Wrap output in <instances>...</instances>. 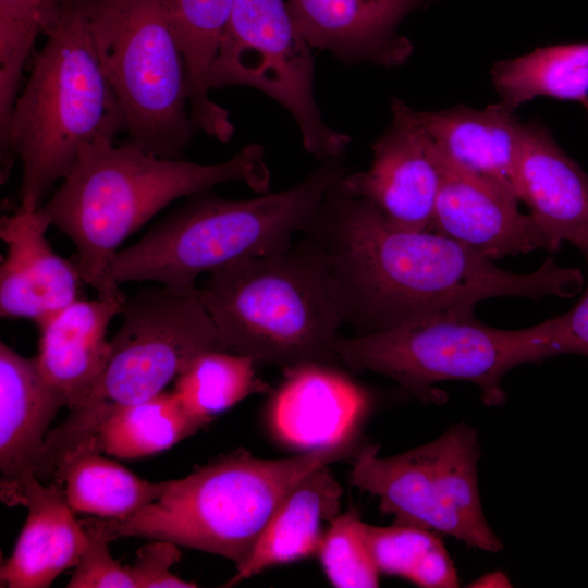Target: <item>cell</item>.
<instances>
[{
  "label": "cell",
  "instance_id": "6da1fadb",
  "mask_svg": "<svg viewBox=\"0 0 588 588\" xmlns=\"http://www.w3.org/2000/svg\"><path fill=\"white\" fill-rule=\"evenodd\" d=\"M303 234L321 254L344 324L356 335L471 314L491 297L571 298L584 284L578 269L552 258L530 273H514L437 232L397 228L339 181Z\"/></svg>",
  "mask_w": 588,
  "mask_h": 588
},
{
  "label": "cell",
  "instance_id": "7a4b0ae2",
  "mask_svg": "<svg viewBox=\"0 0 588 588\" xmlns=\"http://www.w3.org/2000/svg\"><path fill=\"white\" fill-rule=\"evenodd\" d=\"M61 186L41 207L51 225L77 249L76 267L98 297L125 299L111 264L120 244L180 197L238 181L256 193L270 186L260 144H249L226 161L199 164L148 152L125 143L100 140L85 147Z\"/></svg>",
  "mask_w": 588,
  "mask_h": 588
},
{
  "label": "cell",
  "instance_id": "3957f363",
  "mask_svg": "<svg viewBox=\"0 0 588 588\" xmlns=\"http://www.w3.org/2000/svg\"><path fill=\"white\" fill-rule=\"evenodd\" d=\"M45 46L17 96L0 146L1 183L22 162L20 207L37 210L81 151L125 131L120 103L106 78L75 0L56 5Z\"/></svg>",
  "mask_w": 588,
  "mask_h": 588
},
{
  "label": "cell",
  "instance_id": "277c9868",
  "mask_svg": "<svg viewBox=\"0 0 588 588\" xmlns=\"http://www.w3.org/2000/svg\"><path fill=\"white\" fill-rule=\"evenodd\" d=\"M344 156L322 161L301 183L279 193L245 200L225 199L211 189L188 196L137 243L117 253L113 279L191 291L203 273L247 257L285 253L346 174Z\"/></svg>",
  "mask_w": 588,
  "mask_h": 588
},
{
  "label": "cell",
  "instance_id": "5b68a950",
  "mask_svg": "<svg viewBox=\"0 0 588 588\" xmlns=\"http://www.w3.org/2000/svg\"><path fill=\"white\" fill-rule=\"evenodd\" d=\"M197 292L225 351L282 370L342 366L335 345L344 320L322 256L305 234L283 254L208 273Z\"/></svg>",
  "mask_w": 588,
  "mask_h": 588
},
{
  "label": "cell",
  "instance_id": "8992f818",
  "mask_svg": "<svg viewBox=\"0 0 588 588\" xmlns=\"http://www.w3.org/2000/svg\"><path fill=\"white\" fill-rule=\"evenodd\" d=\"M359 436L279 460L237 450L170 480L152 503L124 519H102L112 539L168 540L225 558L236 569L249 558L272 514L307 475L332 463L354 460Z\"/></svg>",
  "mask_w": 588,
  "mask_h": 588
},
{
  "label": "cell",
  "instance_id": "52a82bcc",
  "mask_svg": "<svg viewBox=\"0 0 588 588\" xmlns=\"http://www.w3.org/2000/svg\"><path fill=\"white\" fill-rule=\"evenodd\" d=\"M122 315L101 376L49 433L50 446L61 456L94 445L112 413L161 393L200 354L225 351L197 289L142 290L126 297Z\"/></svg>",
  "mask_w": 588,
  "mask_h": 588
},
{
  "label": "cell",
  "instance_id": "ba28073f",
  "mask_svg": "<svg viewBox=\"0 0 588 588\" xmlns=\"http://www.w3.org/2000/svg\"><path fill=\"white\" fill-rule=\"evenodd\" d=\"M125 119L127 143L183 159L194 134L167 0H75Z\"/></svg>",
  "mask_w": 588,
  "mask_h": 588
},
{
  "label": "cell",
  "instance_id": "9c48e42d",
  "mask_svg": "<svg viewBox=\"0 0 588 588\" xmlns=\"http://www.w3.org/2000/svg\"><path fill=\"white\" fill-rule=\"evenodd\" d=\"M535 326L518 330L489 327L471 314L441 315L390 330L339 336L342 366L387 376L422 403H442L434 385L462 380L480 389L488 406L506 401L501 385L512 368L531 362Z\"/></svg>",
  "mask_w": 588,
  "mask_h": 588
},
{
  "label": "cell",
  "instance_id": "30bf717a",
  "mask_svg": "<svg viewBox=\"0 0 588 588\" xmlns=\"http://www.w3.org/2000/svg\"><path fill=\"white\" fill-rule=\"evenodd\" d=\"M378 450L362 449L350 481L377 497L394 524L440 531L489 552L503 549L481 506L476 428L455 424L438 439L390 457H379Z\"/></svg>",
  "mask_w": 588,
  "mask_h": 588
},
{
  "label": "cell",
  "instance_id": "8fae6325",
  "mask_svg": "<svg viewBox=\"0 0 588 588\" xmlns=\"http://www.w3.org/2000/svg\"><path fill=\"white\" fill-rule=\"evenodd\" d=\"M311 49L286 0H234L210 86H246L268 95L294 118L306 151L326 161L344 155L352 138L322 120L314 96Z\"/></svg>",
  "mask_w": 588,
  "mask_h": 588
},
{
  "label": "cell",
  "instance_id": "7c38bea8",
  "mask_svg": "<svg viewBox=\"0 0 588 588\" xmlns=\"http://www.w3.org/2000/svg\"><path fill=\"white\" fill-rule=\"evenodd\" d=\"M391 124L373 142L367 171L345 174L340 186L373 206L391 224L432 231L442 179L439 154L416 119V110L394 98Z\"/></svg>",
  "mask_w": 588,
  "mask_h": 588
},
{
  "label": "cell",
  "instance_id": "4fadbf2b",
  "mask_svg": "<svg viewBox=\"0 0 588 588\" xmlns=\"http://www.w3.org/2000/svg\"><path fill=\"white\" fill-rule=\"evenodd\" d=\"M438 0H286L293 21L311 48L342 62L379 66L404 64L413 52L397 33L413 12Z\"/></svg>",
  "mask_w": 588,
  "mask_h": 588
},
{
  "label": "cell",
  "instance_id": "5bb4252c",
  "mask_svg": "<svg viewBox=\"0 0 588 588\" xmlns=\"http://www.w3.org/2000/svg\"><path fill=\"white\" fill-rule=\"evenodd\" d=\"M283 373L269 408L279 439L310 451L359 436L370 399L340 367L309 363Z\"/></svg>",
  "mask_w": 588,
  "mask_h": 588
},
{
  "label": "cell",
  "instance_id": "9a60e30c",
  "mask_svg": "<svg viewBox=\"0 0 588 588\" xmlns=\"http://www.w3.org/2000/svg\"><path fill=\"white\" fill-rule=\"evenodd\" d=\"M438 154L442 179L433 232L492 260L546 249L544 240L532 218L519 211L518 200L512 194L457 168Z\"/></svg>",
  "mask_w": 588,
  "mask_h": 588
},
{
  "label": "cell",
  "instance_id": "2e32d148",
  "mask_svg": "<svg viewBox=\"0 0 588 588\" xmlns=\"http://www.w3.org/2000/svg\"><path fill=\"white\" fill-rule=\"evenodd\" d=\"M50 225L41 208L19 207L1 218L0 237L8 248L0 267L2 318H27L38 326L78 299L84 281L76 265L50 247L46 238Z\"/></svg>",
  "mask_w": 588,
  "mask_h": 588
},
{
  "label": "cell",
  "instance_id": "e0dca14e",
  "mask_svg": "<svg viewBox=\"0 0 588 588\" xmlns=\"http://www.w3.org/2000/svg\"><path fill=\"white\" fill-rule=\"evenodd\" d=\"M517 170L520 201L528 206L546 249L556 252L568 242L588 260V175L543 124L523 123Z\"/></svg>",
  "mask_w": 588,
  "mask_h": 588
},
{
  "label": "cell",
  "instance_id": "ac0fdd59",
  "mask_svg": "<svg viewBox=\"0 0 588 588\" xmlns=\"http://www.w3.org/2000/svg\"><path fill=\"white\" fill-rule=\"evenodd\" d=\"M2 500L27 507V518L11 556L1 566V586L46 588L75 567L86 546V532L69 505L62 485L35 475L1 486Z\"/></svg>",
  "mask_w": 588,
  "mask_h": 588
},
{
  "label": "cell",
  "instance_id": "d6986e66",
  "mask_svg": "<svg viewBox=\"0 0 588 588\" xmlns=\"http://www.w3.org/2000/svg\"><path fill=\"white\" fill-rule=\"evenodd\" d=\"M416 119L448 161L522 200L517 159L523 122L514 110L502 102L483 109L458 105L416 111Z\"/></svg>",
  "mask_w": 588,
  "mask_h": 588
},
{
  "label": "cell",
  "instance_id": "ffe728a7",
  "mask_svg": "<svg viewBox=\"0 0 588 588\" xmlns=\"http://www.w3.org/2000/svg\"><path fill=\"white\" fill-rule=\"evenodd\" d=\"M125 299L78 298L37 326L38 368L69 408L79 403L101 376L111 345L107 330L112 318L122 313Z\"/></svg>",
  "mask_w": 588,
  "mask_h": 588
},
{
  "label": "cell",
  "instance_id": "44dd1931",
  "mask_svg": "<svg viewBox=\"0 0 588 588\" xmlns=\"http://www.w3.org/2000/svg\"><path fill=\"white\" fill-rule=\"evenodd\" d=\"M63 406L64 399L44 378L36 358L24 357L1 342V486L35 475L49 426Z\"/></svg>",
  "mask_w": 588,
  "mask_h": 588
},
{
  "label": "cell",
  "instance_id": "7402d4cb",
  "mask_svg": "<svg viewBox=\"0 0 588 588\" xmlns=\"http://www.w3.org/2000/svg\"><path fill=\"white\" fill-rule=\"evenodd\" d=\"M343 489L329 465L307 475L277 507L249 558L228 581L232 586L264 569L318 553L326 531L340 514Z\"/></svg>",
  "mask_w": 588,
  "mask_h": 588
},
{
  "label": "cell",
  "instance_id": "603a6c76",
  "mask_svg": "<svg viewBox=\"0 0 588 588\" xmlns=\"http://www.w3.org/2000/svg\"><path fill=\"white\" fill-rule=\"evenodd\" d=\"M88 448L74 454L62 467L57 482L76 513L103 519L127 518L154 501L169 481L151 482L139 478L119 463Z\"/></svg>",
  "mask_w": 588,
  "mask_h": 588
},
{
  "label": "cell",
  "instance_id": "cb8c5ba5",
  "mask_svg": "<svg viewBox=\"0 0 588 588\" xmlns=\"http://www.w3.org/2000/svg\"><path fill=\"white\" fill-rule=\"evenodd\" d=\"M490 73L500 102L512 110L538 97L581 102L588 97V42L539 47L498 61Z\"/></svg>",
  "mask_w": 588,
  "mask_h": 588
},
{
  "label": "cell",
  "instance_id": "d4e9b609",
  "mask_svg": "<svg viewBox=\"0 0 588 588\" xmlns=\"http://www.w3.org/2000/svg\"><path fill=\"white\" fill-rule=\"evenodd\" d=\"M204 427L173 391H162L112 413L97 432L96 446L117 458H140L163 452Z\"/></svg>",
  "mask_w": 588,
  "mask_h": 588
},
{
  "label": "cell",
  "instance_id": "484cf974",
  "mask_svg": "<svg viewBox=\"0 0 588 588\" xmlns=\"http://www.w3.org/2000/svg\"><path fill=\"white\" fill-rule=\"evenodd\" d=\"M234 0H167L170 23L182 51L192 118L216 120L221 106L209 96L211 70Z\"/></svg>",
  "mask_w": 588,
  "mask_h": 588
},
{
  "label": "cell",
  "instance_id": "4316f807",
  "mask_svg": "<svg viewBox=\"0 0 588 588\" xmlns=\"http://www.w3.org/2000/svg\"><path fill=\"white\" fill-rule=\"evenodd\" d=\"M247 356L217 350L200 354L177 378L173 389L185 411L207 426L212 418L269 385Z\"/></svg>",
  "mask_w": 588,
  "mask_h": 588
},
{
  "label": "cell",
  "instance_id": "83f0119b",
  "mask_svg": "<svg viewBox=\"0 0 588 588\" xmlns=\"http://www.w3.org/2000/svg\"><path fill=\"white\" fill-rule=\"evenodd\" d=\"M362 532L380 573L404 577L426 588L460 586L453 562L432 530L403 524L379 527L362 522Z\"/></svg>",
  "mask_w": 588,
  "mask_h": 588
},
{
  "label": "cell",
  "instance_id": "f1b7e54d",
  "mask_svg": "<svg viewBox=\"0 0 588 588\" xmlns=\"http://www.w3.org/2000/svg\"><path fill=\"white\" fill-rule=\"evenodd\" d=\"M54 8L50 0H0V145L7 139L24 65Z\"/></svg>",
  "mask_w": 588,
  "mask_h": 588
},
{
  "label": "cell",
  "instance_id": "f546056e",
  "mask_svg": "<svg viewBox=\"0 0 588 588\" xmlns=\"http://www.w3.org/2000/svg\"><path fill=\"white\" fill-rule=\"evenodd\" d=\"M355 510L339 514L329 525L318 555L329 581L338 588H373L379 575Z\"/></svg>",
  "mask_w": 588,
  "mask_h": 588
},
{
  "label": "cell",
  "instance_id": "4dcf8cb0",
  "mask_svg": "<svg viewBox=\"0 0 588 588\" xmlns=\"http://www.w3.org/2000/svg\"><path fill=\"white\" fill-rule=\"evenodd\" d=\"M83 527L86 546L66 587L136 588L127 566H122L110 553L109 542L113 539L103 520L89 519Z\"/></svg>",
  "mask_w": 588,
  "mask_h": 588
},
{
  "label": "cell",
  "instance_id": "1f68e13d",
  "mask_svg": "<svg viewBox=\"0 0 588 588\" xmlns=\"http://www.w3.org/2000/svg\"><path fill=\"white\" fill-rule=\"evenodd\" d=\"M562 354L588 356V283L573 308L541 322L539 359Z\"/></svg>",
  "mask_w": 588,
  "mask_h": 588
},
{
  "label": "cell",
  "instance_id": "d6a6232c",
  "mask_svg": "<svg viewBox=\"0 0 588 588\" xmlns=\"http://www.w3.org/2000/svg\"><path fill=\"white\" fill-rule=\"evenodd\" d=\"M179 546L168 540L154 539L142 547L133 565L127 566L136 588H194L197 584L184 580L171 572L179 561Z\"/></svg>",
  "mask_w": 588,
  "mask_h": 588
},
{
  "label": "cell",
  "instance_id": "836d02e7",
  "mask_svg": "<svg viewBox=\"0 0 588 588\" xmlns=\"http://www.w3.org/2000/svg\"><path fill=\"white\" fill-rule=\"evenodd\" d=\"M470 587H511L507 576L501 572H493L481 576L469 585Z\"/></svg>",
  "mask_w": 588,
  "mask_h": 588
},
{
  "label": "cell",
  "instance_id": "e575fe53",
  "mask_svg": "<svg viewBox=\"0 0 588 588\" xmlns=\"http://www.w3.org/2000/svg\"><path fill=\"white\" fill-rule=\"evenodd\" d=\"M580 105L584 107V109L586 110L587 114H588V97L585 98Z\"/></svg>",
  "mask_w": 588,
  "mask_h": 588
},
{
  "label": "cell",
  "instance_id": "d590c367",
  "mask_svg": "<svg viewBox=\"0 0 588 588\" xmlns=\"http://www.w3.org/2000/svg\"><path fill=\"white\" fill-rule=\"evenodd\" d=\"M50 1H51V4L54 7V5H57L58 3L63 2V1H66V0H50Z\"/></svg>",
  "mask_w": 588,
  "mask_h": 588
}]
</instances>
